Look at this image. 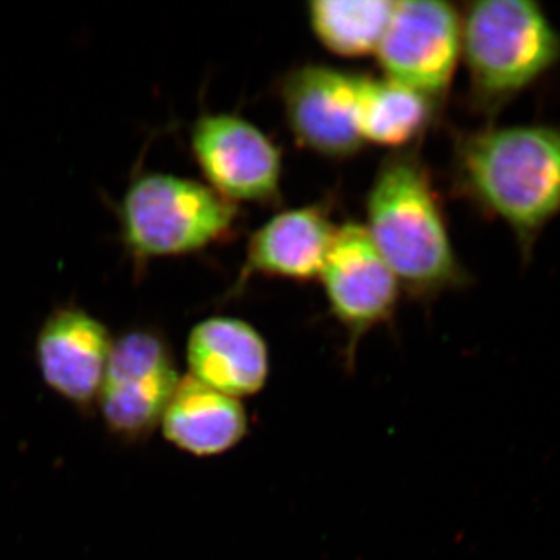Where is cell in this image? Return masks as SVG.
I'll use <instances>...</instances> for the list:
<instances>
[{
	"mask_svg": "<svg viewBox=\"0 0 560 560\" xmlns=\"http://www.w3.org/2000/svg\"><path fill=\"white\" fill-rule=\"evenodd\" d=\"M467 103L493 120L560 65V31L539 3L481 0L460 13Z\"/></svg>",
	"mask_w": 560,
	"mask_h": 560,
	"instance_id": "cell-3",
	"label": "cell"
},
{
	"mask_svg": "<svg viewBox=\"0 0 560 560\" xmlns=\"http://www.w3.org/2000/svg\"><path fill=\"white\" fill-rule=\"evenodd\" d=\"M440 114L429 98L396 81L361 79L357 125L364 143L394 151L411 149Z\"/></svg>",
	"mask_w": 560,
	"mask_h": 560,
	"instance_id": "cell-14",
	"label": "cell"
},
{
	"mask_svg": "<svg viewBox=\"0 0 560 560\" xmlns=\"http://www.w3.org/2000/svg\"><path fill=\"white\" fill-rule=\"evenodd\" d=\"M319 280L330 315L348 338L346 364L350 370L361 340L396 315L399 280L375 248L364 224L357 221H346L337 228Z\"/></svg>",
	"mask_w": 560,
	"mask_h": 560,
	"instance_id": "cell-7",
	"label": "cell"
},
{
	"mask_svg": "<svg viewBox=\"0 0 560 560\" xmlns=\"http://www.w3.org/2000/svg\"><path fill=\"white\" fill-rule=\"evenodd\" d=\"M338 224L324 205L283 210L250 235L234 293L256 276L312 282L319 279Z\"/></svg>",
	"mask_w": 560,
	"mask_h": 560,
	"instance_id": "cell-11",
	"label": "cell"
},
{
	"mask_svg": "<svg viewBox=\"0 0 560 560\" xmlns=\"http://www.w3.org/2000/svg\"><path fill=\"white\" fill-rule=\"evenodd\" d=\"M451 178L460 200L514 235L529 261L560 215V127L486 125L453 136Z\"/></svg>",
	"mask_w": 560,
	"mask_h": 560,
	"instance_id": "cell-1",
	"label": "cell"
},
{
	"mask_svg": "<svg viewBox=\"0 0 560 560\" xmlns=\"http://www.w3.org/2000/svg\"><path fill=\"white\" fill-rule=\"evenodd\" d=\"M119 217L125 246L143 261L223 243L234 234L238 208L200 180L147 173L125 191Z\"/></svg>",
	"mask_w": 560,
	"mask_h": 560,
	"instance_id": "cell-4",
	"label": "cell"
},
{
	"mask_svg": "<svg viewBox=\"0 0 560 560\" xmlns=\"http://www.w3.org/2000/svg\"><path fill=\"white\" fill-rule=\"evenodd\" d=\"M162 436L195 458H215L248 436L249 418L242 400L209 388L190 375L180 377L161 419Z\"/></svg>",
	"mask_w": 560,
	"mask_h": 560,
	"instance_id": "cell-13",
	"label": "cell"
},
{
	"mask_svg": "<svg viewBox=\"0 0 560 560\" xmlns=\"http://www.w3.org/2000/svg\"><path fill=\"white\" fill-rule=\"evenodd\" d=\"M114 338L101 319L75 305L47 316L36 337V363L47 388L77 411L97 408Z\"/></svg>",
	"mask_w": 560,
	"mask_h": 560,
	"instance_id": "cell-10",
	"label": "cell"
},
{
	"mask_svg": "<svg viewBox=\"0 0 560 560\" xmlns=\"http://www.w3.org/2000/svg\"><path fill=\"white\" fill-rule=\"evenodd\" d=\"M190 149L206 183L237 206L279 205L282 151L260 128L237 114H202L190 131Z\"/></svg>",
	"mask_w": 560,
	"mask_h": 560,
	"instance_id": "cell-8",
	"label": "cell"
},
{
	"mask_svg": "<svg viewBox=\"0 0 560 560\" xmlns=\"http://www.w3.org/2000/svg\"><path fill=\"white\" fill-rule=\"evenodd\" d=\"M460 36L453 3L401 0L375 55L385 79L419 92L442 113L460 62Z\"/></svg>",
	"mask_w": 560,
	"mask_h": 560,
	"instance_id": "cell-6",
	"label": "cell"
},
{
	"mask_svg": "<svg viewBox=\"0 0 560 560\" xmlns=\"http://www.w3.org/2000/svg\"><path fill=\"white\" fill-rule=\"evenodd\" d=\"M393 0H315L308 24L330 54L342 58L374 55L393 16Z\"/></svg>",
	"mask_w": 560,
	"mask_h": 560,
	"instance_id": "cell-15",
	"label": "cell"
},
{
	"mask_svg": "<svg viewBox=\"0 0 560 560\" xmlns=\"http://www.w3.org/2000/svg\"><path fill=\"white\" fill-rule=\"evenodd\" d=\"M189 375L234 399L257 396L271 374L268 342L248 320L210 316L187 337Z\"/></svg>",
	"mask_w": 560,
	"mask_h": 560,
	"instance_id": "cell-12",
	"label": "cell"
},
{
	"mask_svg": "<svg viewBox=\"0 0 560 560\" xmlns=\"http://www.w3.org/2000/svg\"><path fill=\"white\" fill-rule=\"evenodd\" d=\"M364 228L411 300L433 301L469 285L433 176L416 147L383 160L368 191Z\"/></svg>",
	"mask_w": 560,
	"mask_h": 560,
	"instance_id": "cell-2",
	"label": "cell"
},
{
	"mask_svg": "<svg viewBox=\"0 0 560 560\" xmlns=\"http://www.w3.org/2000/svg\"><path fill=\"white\" fill-rule=\"evenodd\" d=\"M180 381L167 340L151 329L114 338L97 410L110 436L135 445L149 440Z\"/></svg>",
	"mask_w": 560,
	"mask_h": 560,
	"instance_id": "cell-5",
	"label": "cell"
},
{
	"mask_svg": "<svg viewBox=\"0 0 560 560\" xmlns=\"http://www.w3.org/2000/svg\"><path fill=\"white\" fill-rule=\"evenodd\" d=\"M361 79L323 65L298 66L283 77L280 102L298 145L329 160H348L363 150L357 125Z\"/></svg>",
	"mask_w": 560,
	"mask_h": 560,
	"instance_id": "cell-9",
	"label": "cell"
}]
</instances>
